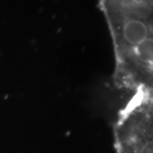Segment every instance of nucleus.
Instances as JSON below:
<instances>
[{"label":"nucleus","instance_id":"2","mask_svg":"<svg viewBox=\"0 0 153 153\" xmlns=\"http://www.w3.org/2000/svg\"><path fill=\"white\" fill-rule=\"evenodd\" d=\"M116 153H153V102L131 96L114 123Z\"/></svg>","mask_w":153,"mask_h":153},{"label":"nucleus","instance_id":"1","mask_svg":"<svg viewBox=\"0 0 153 153\" xmlns=\"http://www.w3.org/2000/svg\"><path fill=\"white\" fill-rule=\"evenodd\" d=\"M115 56L114 84L153 102V0H98Z\"/></svg>","mask_w":153,"mask_h":153}]
</instances>
